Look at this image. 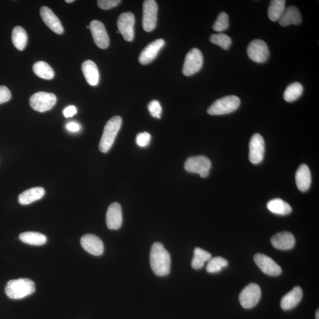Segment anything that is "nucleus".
<instances>
[{
  "instance_id": "nucleus-1",
  "label": "nucleus",
  "mask_w": 319,
  "mask_h": 319,
  "mask_svg": "<svg viewBox=\"0 0 319 319\" xmlns=\"http://www.w3.org/2000/svg\"><path fill=\"white\" fill-rule=\"evenodd\" d=\"M150 265L156 275L163 277L169 274L171 258L162 243L156 242L152 247L150 255Z\"/></svg>"
},
{
  "instance_id": "nucleus-2",
  "label": "nucleus",
  "mask_w": 319,
  "mask_h": 319,
  "mask_svg": "<svg viewBox=\"0 0 319 319\" xmlns=\"http://www.w3.org/2000/svg\"><path fill=\"white\" fill-rule=\"evenodd\" d=\"M36 290L34 282L29 278L12 279L7 283L6 295L12 299H21L30 296Z\"/></svg>"
},
{
  "instance_id": "nucleus-3",
  "label": "nucleus",
  "mask_w": 319,
  "mask_h": 319,
  "mask_svg": "<svg viewBox=\"0 0 319 319\" xmlns=\"http://www.w3.org/2000/svg\"><path fill=\"white\" fill-rule=\"evenodd\" d=\"M122 118L120 116H115L107 122L99 142L100 151L103 153L109 151L114 144L118 131L120 130Z\"/></svg>"
},
{
  "instance_id": "nucleus-4",
  "label": "nucleus",
  "mask_w": 319,
  "mask_h": 319,
  "mask_svg": "<svg viewBox=\"0 0 319 319\" xmlns=\"http://www.w3.org/2000/svg\"><path fill=\"white\" fill-rule=\"evenodd\" d=\"M239 98L235 95L225 96L217 100L207 110V113L212 116H220L234 112L240 105Z\"/></svg>"
},
{
  "instance_id": "nucleus-5",
  "label": "nucleus",
  "mask_w": 319,
  "mask_h": 319,
  "mask_svg": "<svg viewBox=\"0 0 319 319\" xmlns=\"http://www.w3.org/2000/svg\"><path fill=\"white\" fill-rule=\"evenodd\" d=\"M210 168V161L203 156L189 157L185 164L186 171L190 173H198L202 178L208 176Z\"/></svg>"
},
{
  "instance_id": "nucleus-6",
  "label": "nucleus",
  "mask_w": 319,
  "mask_h": 319,
  "mask_svg": "<svg viewBox=\"0 0 319 319\" xmlns=\"http://www.w3.org/2000/svg\"><path fill=\"white\" fill-rule=\"evenodd\" d=\"M56 101V96L52 93L38 92L31 96L29 102L34 110L44 113L51 110Z\"/></svg>"
},
{
  "instance_id": "nucleus-7",
  "label": "nucleus",
  "mask_w": 319,
  "mask_h": 319,
  "mask_svg": "<svg viewBox=\"0 0 319 319\" xmlns=\"http://www.w3.org/2000/svg\"><path fill=\"white\" fill-rule=\"evenodd\" d=\"M261 290L260 286L255 283L246 286L239 295V302L245 309H251L257 305L261 299Z\"/></svg>"
},
{
  "instance_id": "nucleus-8",
  "label": "nucleus",
  "mask_w": 319,
  "mask_h": 319,
  "mask_svg": "<svg viewBox=\"0 0 319 319\" xmlns=\"http://www.w3.org/2000/svg\"><path fill=\"white\" fill-rule=\"evenodd\" d=\"M203 62L202 52L198 49H192L186 56L183 73L186 77L192 76L201 69Z\"/></svg>"
},
{
  "instance_id": "nucleus-9",
  "label": "nucleus",
  "mask_w": 319,
  "mask_h": 319,
  "mask_svg": "<svg viewBox=\"0 0 319 319\" xmlns=\"http://www.w3.org/2000/svg\"><path fill=\"white\" fill-rule=\"evenodd\" d=\"M158 6L156 1L147 0L143 4V26L146 31L155 29L157 20Z\"/></svg>"
},
{
  "instance_id": "nucleus-10",
  "label": "nucleus",
  "mask_w": 319,
  "mask_h": 319,
  "mask_svg": "<svg viewBox=\"0 0 319 319\" xmlns=\"http://www.w3.org/2000/svg\"><path fill=\"white\" fill-rule=\"evenodd\" d=\"M247 53L251 59L260 63L266 62L270 56L266 43L260 39L250 43L247 48Z\"/></svg>"
},
{
  "instance_id": "nucleus-11",
  "label": "nucleus",
  "mask_w": 319,
  "mask_h": 319,
  "mask_svg": "<svg viewBox=\"0 0 319 319\" xmlns=\"http://www.w3.org/2000/svg\"><path fill=\"white\" fill-rule=\"evenodd\" d=\"M135 17L131 12L120 14L117 21V26L125 41L131 42L134 38Z\"/></svg>"
},
{
  "instance_id": "nucleus-12",
  "label": "nucleus",
  "mask_w": 319,
  "mask_h": 319,
  "mask_svg": "<svg viewBox=\"0 0 319 319\" xmlns=\"http://www.w3.org/2000/svg\"><path fill=\"white\" fill-rule=\"evenodd\" d=\"M249 159L254 164H259L263 160L265 153V143L260 134L253 135L250 142Z\"/></svg>"
},
{
  "instance_id": "nucleus-13",
  "label": "nucleus",
  "mask_w": 319,
  "mask_h": 319,
  "mask_svg": "<svg viewBox=\"0 0 319 319\" xmlns=\"http://www.w3.org/2000/svg\"><path fill=\"white\" fill-rule=\"evenodd\" d=\"M93 39L98 48L107 49L110 44V39L104 25L98 20H93L89 26Z\"/></svg>"
},
{
  "instance_id": "nucleus-14",
  "label": "nucleus",
  "mask_w": 319,
  "mask_h": 319,
  "mask_svg": "<svg viewBox=\"0 0 319 319\" xmlns=\"http://www.w3.org/2000/svg\"><path fill=\"white\" fill-rule=\"evenodd\" d=\"M254 259L257 266L264 274L270 276H278L281 274V268L271 258L262 254H257Z\"/></svg>"
},
{
  "instance_id": "nucleus-15",
  "label": "nucleus",
  "mask_w": 319,
  "mask_h": 319,
  "mask_svg": "<svg viewBox=\"0 0 319 319\" xmlns=\"http://www.w3.org/2000/svg\"><path fill=\"white\" fill-rule=\"evenodd\" d=\"M81 244L85 251L95 256L102 255L104 250L102 240L93 234H87L82 236Z\"/></svg>"
},
{
  "instance_id": "nucleus-16",
  "label": "nucleus",
  "mask_w": 319,
  "mask_h": 319,
  "mask_svg": "<svg viewBox=\"0 0 319 319\" xmlns=\"http://www.w3.org/2000/svg\"><path fill=\"white\" fill-rule=\"evenodd\" d=\"M107 227L111 230H117L123 223V214L119 203L114 202L111 204L106 214Z\"/></svg>"
},
{
  "instance_id": "nucleus-17",
  "label": "nucleus",
  "mask_w": 319,
  "mask_h": 319,
  "mask_svg": "<svg viewBox=\"0 0 319 319\" xmlns=\"http://www.w3.org/2000/svg\"><path fill=\"white\" fill-rule=\"evenodd\" d=\"M164 44L165 42L163 39H160L147 46L139 55V63L145 65L153 62Z\"/></svg>"
},
{
  "instance_id": "nucleus-18",
  "label": "nucleus",
  "mask_w": 319,
  "mask_h": 319,
  "mask_svg": "<svg viewBox=\"0 0 319 319\" xmlns=\"http://www.w3.org/2000/svg\"><path fill=\"white\" fill-rule=\"evenodd\" d=\"M40 11L42 19L47 26L55 33L62 34L64 32L62 24L51 9L48 7L43 6Z\"/></svg>"
},
{
  "instance_id": "nucleus-19",
  "label": "nucleus",
  "mask_w": 319,
  "mask_h": 319,
  "mask_svg": "<svg viewBox=\"0 0 319 319\" xmlns=\"http://www.w3.org/2000/svg\"><path fill=\"white\" fill-rule=\"evenodd\" d=\"M274 248L281 250H289L295 245V236L289 232H281L274 235L271 239Z\"/></svg>"
},
{
  "instance_id": "nucleus-20",
  "label": "nucleus",
  "mask_w": 319,
  "mask_h": 319,
  "mask_svg": "<svg viewBox=\"0 0 319 319\" xmlns=\"http://www.w3.org/2000/svg\"><path fill=\"white\" fill-rule=\"evenodd\" d=\"M302 297V289L300 287L296 286L282 297L280 303L281 307L285 310H291L300 303Z\"/></svg>"
},
{
  "instance_id": "nucleus-21",
  "label": "nucleus",
  "mask_w": 319,
  "mask_h": 319,
  "mask_svg": "<svg viewBox=\"0 0 319 319\" xmlns=\"http://www.w3.org/2000/svg\"><path fill=\"white\" fill-rule=\"evenodd\" d=\"M311 182V176L309 167L305 164H301L296 173L297 188L301 192H306L310 188Z\"/></svg>"
},
{
  "instance_id": "nucleus-22",
  "label": "nucleus",
  "mask_w": 319,
  "mask_h": 319,
  "mask_svg": "<svg viewBox=\"0 0 319 319\" xmlns=\"http://www.w3.org/2000/svg\"><path fill=\"white\" fill-rule=\"evenodd\" d=\"M302 20V16L298 9L295 6H290L285 9L278 21L281 26H288L290 24L298 25Z\"/></svg>"
},
{
  "instance_id": "nucleus-23",
  "label": "nucleus",
  "mask_w": 319,
  "mask_h": 319,
  "mask_svg": "<svg viewBox=\"0 0 319 319\" xmlns=\"http://www.w3.org/2000/svg\"><path fill=\"white\" fill-rule=\"evenodd\" d=\"M82 70L88 83L91 86L97 85L99 82V74L97 66L90 60H87L82 63Z\"/></svg>"
},
{
  "instance_id": "nucleus-24",
  "label": "nucleus",
  "mask_w": 319,
  "mask_h": 319,
  "mask_svg": "<svg viewBox=\"0 0 319 319\" xmlns=\"http://www.w3.org/2000/svg\"><path fill=\"white\" fill-rule=\"evenodd\" d=\"M45 193V189L42 187L31 188L21 193L18 198V200L21 205H29L42 199Z\"/></svg>"
},
{
  "instance_id": "nucleus-25",
  "label": "nucleus",
  "mask_w": 319,
  "mask_h": 319,
  "mask_svg": "<svg viewBox=\"0 0 319 319\" xmlns=\"http://www.w3.org/2000/svg\"><path fill=\"white\" fill-rule=\"evenodd\" d=\"M21 241L32 245H42L47 242L46 236L41 233L26 232L21 233L19 236Z\"/></svg>"
},
{
  "instance_id": "nucleus-26",
  "label": "nucleus",
  "mask_w": 319,
  "mask_h": 319,
  "mask_svg": "<svg viewBox=\"0 0 319 319\" xmlns=\"http://www.w3.org/2000/svg\"><path fill=\"white\" fill-rule=\"evenodd\" d=\"M267 208L272 213L287 215L292 212V207L281 199H274L270 200L267 205Z\"/></svg>"
},
{
  "instance_id": "nucleus-27",
  "label": "nucleus",
  "mask_w": 319,
  "mask_h": 319,
  "mask_svg": "<svg viewBox=\"0 0 319 319\" xmlns=\"http://www.w3.org/2000/svg\"><path fill=\"white\" fill-rule=\"evenodd\" d=\"M13 44L19 51H23L27 43V34L26 30L21 26L13 28L12 36Z\"/></svg>"
},
{
  "instance_id": "nucleus-28",
  "label": "nucleus",
  "mask_w": 319,
  "mask_h": 319,
  "mask_svg": "<svg viewBox=\"0 0 319 319\" xmlns=\"http://www.w3.org/2000/svg\"><path fill=\"white\" fill-rule=\"evenodd\" d=\"M285 0H272L268 9L269 19L272 21H277L281 17L286 9Z\"/></svg>"
},
{
  "instance_id": "nucleus-29",
  "label": "nucleus",
  "mask_w": 319,
  "mask_h": 319,
  "mask_svg": "<svg viewBox=\"0 0 319 319\" xmlns=\"http://www.w3.org/2000/svg\"><path fill=\"white\" fill-rule=\"evenodd\" d=\"M33 70L36 75L44 80H52L55 76V73L51 66L44 61L36 62L33 66Z\"/></svg>"
},
{
  "instance_id": "nucleus-30",
  "label": "nucleus",
  "mask_w": 319,
  "mask_h": 319,
  "mask_svg": "<svg viewBox=\"0 0 319 319\" xmlns=\"http://www.w3.org/2000/svg\"><path fill=\"white\" fill-rule=\"evenodd\" d=\"M211 259V254L202 249L197 247L194 250V256L192 261V267L195 270L203 267L205 263Z\"/></svg>"
},
{
  "instance_id": "nucleus-31",
  "label": "nucleus",
  "mask_w": 319,
  "mask_h": 319,
  "mask_svg": "<svg viewBox=\"0 0 319 319\" xmlns=\"http://www.w3.org/2000/svg\"><path fill=\"white\" fill-rule=\"evenodd\" d=\"M303 87L299 82H295L288 86L286 88L283 97L287 102H293L302 95Z\"/></svg>"
},
{
  "instance_id": "nucleus-32",
  "label": "nucleus",
  "mask_w": 319,
  "mask_h": 319,
  "mask_svg": "<svg viewBox=\"0 0 319 319\" xmlns=\"http://www.w3.org/2000/svg\"><path fill=\"white\" fill-rule=\"evenodd\" d=\"M228 261L221 257L211 259L206 266V271L209 273H216L220 272L222 269L228 266Z\"/></svg>"
},
{
  "instance_id": "nucleus-33",
  "label": "nucleus",
  "mask_w": 319,
  "mask_h": 319,
  "mask_svg": "<svg viewBox=\"0 0 319 319\" xmlns=\"http://www.w3.org/2000/svg\"><path fill=\"white\" fill-rule=\"evenodd\" d=\"M210 41L224 50L229 49L232 44L231 39L224 33L212 34L210 38Z\"/></svg>"
},
{
  "instance_id": "nucleus-34",
  "label": "nucleus",
  "mask_w": 319,
  "mask_h": 319,
  "mask_svg": "<svg viewBox=\"0 0 319 319\" xmlns=\"http://www.w3.org/2000/svg\"><path fill=\"white\" fill-rule=\"evenodd\" d=\"M229 27V17L227 13L221 12L213 25V29L218 32L227 30Z\"/></svg>"
},
{
  "instance_id": "nucleus-35",
  "label": "nucleus",
  "mask_w": 319,
  "mask_h": 319,
  "mask_svg": "<svg viewBox=\"0 0 319 319\" xmlns=\"http://www.w3.org/2000/svg\"><path fill=\"white\" fill-rule=\"evenodd\" d=\"M148 110L152 117L160 118V115L161 112H162V109H161L159 102L156 101V100H154V101L150 102L148 105Z\"/></svg>"
},
{
  "instance_id": "nucleus-36",
  "label": "nucleus",
  "mask_w": 319,
  "mask_h": 319,
  "mask_svg": "<svg viewBox=\"0 0 319 319\" xmlns=\"http://www.w3.org/2000/svg\"><path fill=\"white\" fill-rule=\"evenodd\" d=\"M150 140H151V135L148 132H141L136 137V143L138 146L141 147V148H145V147L148 146Z\"/></svg>"
},
{
  "instance_id": "nucleus-37",
  "label": "nucleus",
  "mask_w": 319,
  "mask_h": 319,
  "mask_svg": "<svg viewBox=\"0 0 319 319\" xmlns=\"http://www.w3.org/2000/svg\"><path fill=\"white\" fill-rule=\"evenodd\" d=\"M120 0H99L97 5L100 9L102 10H110L120 5Z\"/></svg>"
},
{
  "instance_id": "nucleus-38",
  "label": "nucleus",
  "mask_w": 319,
  "mask_h": 319,
  "mask_svg": "<svg viewBox=\"0 0 319 319\" xmlns=\"http://www.w3.org/2000/svg\"><path fill=\"white\" fill-rule=\"evenodd\" d=\"M12 95L8 88L5 86H0V104L10 101Z\"/></svg>"
},
{
  "instance_id": "nucleus-39",
  "label": "nucleus",
  "mask_w": 319,
  "mask_h": 319,
  "mask_svg": "<svg viewBox=\"0 0 319 319\" xmlns=\"http://www.w3.org/2000/svg\"><path fill=\"white\" fill-rule=\"evenodd\" d=\"M77 113V110L76 107L73 105L67 107L63 110V115L66 118L73 117Z\"/></svg>"
},
{
  "instance_id": "nucleus-40",
  "label": "nucleus",
  "mask_w": 319,
  "mask_h": 319,
  "mask_svg": "<svg viewBox=\"0 0 319 319\" xmlns=\"http://www.w3.org/2000/svg\"><path fill=\"white\" fill-rule=\"evenodd\" d=\"M66 128L68 130L71 132H78L80 130V125L74 122H71L66 125Z\"/></svg>"
},
{
  "instance_id": "nucleus-41",
  "label": "nucleus",
  "mask_w": 319,
  "mask_h": 319,
  "mask_svg": "<svg viewBox=\"0 0 319 319\" xmlns=\"http://www.w3.org/2000/svg\"><path fill=\"white\" fill-rule=\"evenodd\" d=\"M316 319H319V311H318V310H317V311H316Z\"/></svg>"
},
{
  "instance_id": "nucleus-42",
  "label": "nucleus",
  "mask_w": 319,
  "mask_h": 319,
  "mask_svg": "<svg viewBox=\"0 0 319 319\" xmlns=\"http://www.w3.org/2000/svg\"><path fill=\"white\" fill-rule=\"evenodd\" d=\"M65 2L67 3L74 2V0H66Z\"/></svg>"
}]
</instances>
